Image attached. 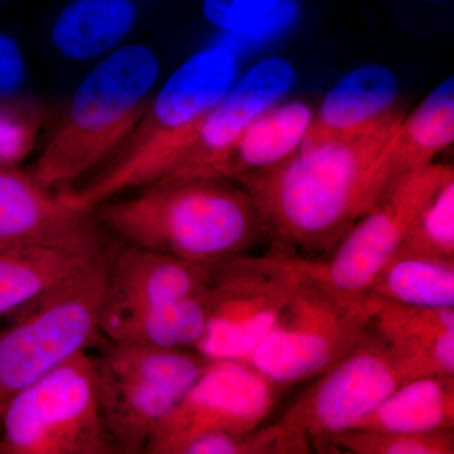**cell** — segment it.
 I'll list each match as a JSON object with an SVG mask.
<instances>
[{
  "mask_svg": "<svg viewBox=\"0 0 454 454\" xmlns=\"http://www.w3.org/2000/svg\"><path fill=\"white\" fill-rule=\"evenodd\" d=\"M95 212L128 245L202 265L243 255L269 239L253 197L229 178L160 179Z\"/></svg>",
  "mask_w": 454,
  "mask_h": 454,
  "instance_id": "7a4b0ae2",
  "label": "cell"
},
{
  "mask_svg": "<svg viewBox=\"0 0 454 454\" xmlns=\"http://www.w3.org/2000/svg\"><path fill=\"white\" fill-rule=\"evenodd\" d=\"M97 360L98 400L119 452L145 453L164 418L210 363L197 351H160L107 340Z\"/></svg>",
  "mask_w": 454,
  "mask_h": 454,
  "instance_id": "52a82bcc",
  "label": "cell"
},
{
  "mask_svg": "<svg viewBox=\"0 0 454 454\" xmlns=\"http://www.w3.org/2000/svg\"><path fill=\"white\" fill-rule=\"evenodd\" d=\"M283 0H203V16L216 28L243 35L258 31Z\"/></svg>",
  "mask_w": 454,
  "mask_h": 454,
  "instance_id": "83f0119b",
  "label": "cell"
},
{
  "mask_svg": "<svg viewBox=\"0 0 454 454\" xmlns=\"http://www.w3.org/2000/svg\"><path fill=\"white\" fill-rule=\"evenodd\" d=\"M403 118L394 109L363 129L236 179L258 206L276 250L297 256L333 249L378 202L373 169Z\"/></svg>",
  "mask_w": 454,
  "mask_h": 454,
  "instance_id": "6da1fadb",
  "label": "cell"
},
{
  "mask_svg": "<svg viewBox=\"0 0 454 454\" xmlns=\"http://www.w3.org/2000/svg\"><path fill=\"white\" fill-rule=\"evenodd\" d=\"M408 376L372 330L304 391L276 426L293 453H309L325 438L357 428Z\"/></svg>",
  "mask_w": 454,
  "mask_h": 454,
  "instance_id": "8fae6325",
  "label": "cell"
},
{
  "mask_svg": "<svg viewBox=\"0 0 454 454\" xmlns=\"http://www.w3.org/2000/svg\"><path fill=\"white\" fill-rule=\"evenodd\" d=\"M295 256V255H294ZM301 268L292 300L245 363L279 387L318 378L346 356L369 331L372 304L352 303Z\"/></svg>",
  "mask_w": 454,
  "mask_h": 454,
  "instance_id": "ba28073f",
  "label": "cell"
},
{
  "mask_svg": "<svg viewBox=\"0 0 454 454\" xmlns=\"http://www.w3.org/2000/svg\"><path fill=\"white\" fill-rule=\"evenodd\" d=\"M312 118V107L301 101L265 110L226 149L212 177L236 181L284 162L297 153Z\"/></svg>",
  "mask_w": 454,
  "mask_h": 454,
  "instance_id": "ffe728a7",
  "label": "cell"
},
{
  "mask_svg": "<svg viewBox=\"0 0 454 454\" xmlns=\"http://www.w3.org/2000/svg\"><path fill=\"white\" fill-rule=\"evenodd\" d=\"M395 256L454 260V176L424 206Z\"/></svg>",
  "mask_w": 454,
  "mask_h": 454,
  "instance_id": "484cf974",
  "label": "cell"
},
{
  "mask_svg": "<svg viewBox=\"0 0 454 454\" xmlns=\"http://www.w3.org/2000/svg\"><path fill=\"white\" fill-rule=\"evenodd\" d=\"M207 291L154 306L103 309L100 333L110 342L160 351H197L210 313Z\"/></svg>",
  "mask_w": 454,
  "mask_h": 454,
  "instance_id": "d6986e66",
  "label": "cell"
},
{
  "mask_svg": "<svg viewBox=\"0 0 454 454\" xmlns=\"http://www.w3.org/2000/svg\"><path fill=\"white\" fill-rule=\"evenodd\" d=\"M280 387L241 360H210L155 429L145 453L181 454L208 433L245 434L273 411Z\"/></svg>",
  "mask_w": 454,
  "mask_h": 454,
  "instance_id": "7c38bea8",
  "label": "cell"
},
{
  "mask_svg": "<svg viewBox=\"0 0 454 454\" xmlns=\"http://www.w3.org/2000/svg\"><path fill=\"white\" fill-rule=\"evenodd\" d=\"M239 79V57L223 46L188 57L154 92L137 127L103 170L80 190H66L80 207L95 208L160 181L176 152Z\"/></svg>",
  "mask_w": 454,
  "mask_h": 454,
  "instance_id": "277c9868",
  "label": "cell"
},
{
  "mask_svg": "<svg viewBox=\"0 0 454 454\" xmlns=\"http://www.w3.org/2000/svg\"><path fill=\"white\" fill-rule=\"evenodd\" d=\"M399 82L387 66L367 64L346 74L325 95L298 151L363 129L395 109Z\"/></svg>",
  "mask_w": 454,
  "mask_h": 454,
  "instance_id": "e0dca14e",
  "label": "cell"
},
{
  "mask_svg": "<svg viewBox=\"0 0 454 454\" xmlns=\"http://www.w3.org/2000/svg\"><path fill=\"white\" fill-rule=\"evenodd\" d=\"M92 259L35 247L0 249V319L16 315Z\"/></svg>",
  "mask_w": 454,
  "mask_h": 454,
  "instance_id": "603a6c76",
  "label": "cell"
},
{
  "mask_svg": "<svg viewBox=\"0 0 454 454\" xmlns=\"http://www.w3.org/2000/svg\"><path fill=\"white\" fill-rule=\"evenodd\" d=\"M367 295L422 309H453L454 260L395 256Z\"/></svg>",
  "mask_w": 454,
  "mask_h": 454,
  "instance_id": "cb8c5ba5",
  "label": "cell"
},
{
  "mask_svg": "<svg viewBox=\"0 0 454 454\" xmlns=\"http://www.w3.org/2000/svg\"><path fill=\"white\" fill-rule=\"evenodd\" d=\"M113 253L107 247L0 328V414L14 394L83 351L100 333Z\"/></svg>",
  "mask_w": 454,
  "mask_h": 454,
  "instance_id": "5b68a950",
  "label": "cell"
},
{
  "mask_svg": "<svg viewBox=\"0 0 454 454\" xmlns=\"http://www.w3.org/2000/svg\"><path fill=\"white\" fill-rule=\"evenodd\" d=\"M369 328L411 379L454 375V309H422L367 295Z\"/></svg>",
  "mask_w": 454,
  "mask_h": 454,
  "instance_id": "9a60e30c",
  "label": "cell"
},
{
  "mask_svg": "<svg viewBox=\"0 0 454 454\" xmlns=\"http://www.w3.org/2000/svg\"><path fill=\"white\" fill-rule=\"evenodd\" d=\"M354 454H453V429L424 433L351 429L325 438L317 450Z\"/></svg>",
  "mask_w": 454,
  "mask_h": 454,
  "instance_id": "d4e9b609",
  "label": "cell"
},
{
  "mask_svg": "<svg viewBox=\"0 0 454 454\" xmlns=\"http://www.w3.org/2000/svg\"><path fill=\"white\" fill-rule=\"evenodd\" d=\"M454 428V375L403 382L355 429L424 433Z\"/></svg>",
  "mask_w": 454,
  "mask_h": 454,
  "instance_id": "7402d4cb",
  "label": "cell"
},
{
  "mask_svg": "<svg viewBox=\"0 0 454 454\" xmlns=\"http://www.w3.org/2000/svg\"><path fill=\"white\" fill-rule=\"evenodd\" d=\"M211 268L127 244L113 253L104 309H138L199 294L208 288Z\"/></svg>",
  "mask_w": 454,
  "mask_h": 454,
  "instance_id": "2e32d148",
  "label": "cell"
},
{
  "mask_svg": "<svg viewBox=\"0 0 454 454\" xmlns=\"http://www.w3.org/2000/svg\"><path fill=\"white\" fill-rule=\"evenodd\" d=\"M454 142V79L448 77L403 118L373 169L378 200L400 178L432 163Z\"/></svg>",
  "mask_w": 454,
  "mask_h": 454,
  "instance_id": "ac0fdd59",
  "label": "cell"
},
{
  "mask_svg": "<svg viewBox=\"0 0 454 454\" xmlns=\"http://www.w3.org/2000/svg\"><path fill=\"white\" fill-rule=\"evenodd\" d=\"M138 20L133 0H74L51 28V43L64 59L88 62L122 46Z\"/></svg>",
  "mask_w": 454,
  "mask_h": 454,
  "instance_id": "44dd1931",
  "label": "cell"
},
{
  "mask_svg": "<svg viewBox=\"0 0 454 454\" xmlns=\"http://www.w3.org/2000/svg\"><path fill=\"white\" fill-rule=\"evenodd\" d=\"M27 62L20 42L0 31V100L23 98L27 82Z\"/></svg>",
  "mask_w": 454,
  "mask_h": 454,
  "instance_id": "f1b7e54d",
  "label": "cell"
},
{
  "mask_svg": "<svg viewBox=\"0 0 454 454\" xmlns=\"http://www.w3.org/2000/svg\"><path fill=\"white\" fill-rule=\"evenodd\" d=\"M95 208L80 207L31 170L0 169V249L35 247L95 258L106 249Z\"/></svg>",
  "mask_w": 454,
  "mask_h": 454,
  "instance_id": "4fadbf2b",
  "label": "cell"
},
{
  "mask_svg": "<svg viewBox=\"0 0 454 454\" xmlns=\"http://www.w3.org/2000/svg\"><path fill=\"white\" fill-rule=\"evenodd\" d=\"M41 113L25 98L0 100V169L18 168L31 153Z\"/></svg>",
  "mask_w": 454,
  "mask_h": 454,
  "instance_id": "4316f807",
  "label": "cell"
},
{
  "mask_svg": "<svg viewBox=\"0 0 454 454\" xmlns=\"http://www.w3.org/2000/svg\"><path fill=\"white\" fill-rule=\"evenodd\" d=\"M301 279L297 258L279 250L212 265L210 313L197 352L210 360H247L270 333Z\"/></svg>",
  "mask_w": 454,
  "mask_h": 454,
  "instance_id": "9c48e42d",
  "label": "cell"
},
{
  "mask_svg": "<svg viewBox=\"0 0 454 454\" xmlns=\"http://www.w3.org/2000/svg\"><path fill=\"white\" fill-rule=\"evenodd\" d=\"M158 53L125 44L104 56L74 90L31 172L49 187L68 186L116 153L153 98Z\"/></svg>",
  "mask_w": 454,
  "mask_h": 454,
  "instance_id": "3957f363",
  "label": "cell"
},
{
  "mask_svg": "<svg viewBox=\"0 0 454 454\" xmlns=\"http://www.w3.org/2000/svg\"><path fill=\"white\" fill-rule=\"evenodd\" d=\"M453 176L452 164L430 163L400 178L334 245L330 258L298 256L301 268L342 300L363 303L419 212Z\"/></svg>",
  "mask_w": 454,
  "mask_h": 454,
  "instance_id": "30bf717a",
  "label": "cell"
},
{
  "mask_svg": "<svg viewBox=\"0 0 454 454\" xmlns=\"http://www.w3.org/2000/svg\"><path fill=\"white\" fill-rule=\"evenodd\" d=\"M297 80L294 66L283 57H267L254 65L176 152L160 179L214 178L212 172L226 149L250 122L279 104Z\"/></svg>",
  "mask_w": 454,
  "mask_h": 454,
  "instance_id": "5bb4252c",
  "label": "cell"
},
{
  "mask_svg": "<svg viewBox=\"0 0 454 454\" xmlns=\"http://www.w3.org/2000/svg\"><path fill=\"white\" fill-rule=\"evenodd\" d=\"M113 453L86 349L14 394L0 414V454Z\"/></svg>",
  "mask_w": 454,
  "mask_h": 454,
  "instance_id": "8992f818",
  "label": "cell"
}]
</instances>
